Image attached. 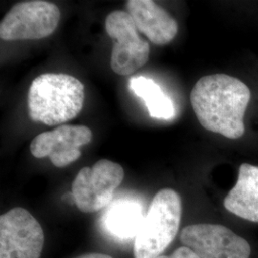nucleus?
Listing matches in <instances>:
<instances>
[{
	"label": "nucleus",
	"instance_id": "nucleus-1",
	"mask_svg": "<svg viewBox=\"0 0 258 258\" xmlns=\"http://www.w3.org/2000/svg\"><path fill=\"white\" fill-rule=\"evenodd\" d=\"M251 93L246 83L227 74L205 76L195 83L190 102L208 131L236 140L245 133L244 117Z\"/></svg>",
	"mask_w": 258,
	"mask_h": 258
},
{
	"label": "nucleus",
	"instance_id": "nucleus-2",
	"mask_svg": "<svg viewBox=\"0 0 258 258\" xmlns=\"http://www.w3.org/2000/svg\"><path fill=\"white\" fill-rule=\"evenodd\" d=\"M84 86L67 74L47 73L37 77L28 92V114L34 121L57 125L73 120L82 111Z\"/></svg>",
	"mask_w": 258,
	"mask_h": 258
},
{
	"label": "nucleus",
	"instance_id": "nucleus-3",
	"mask_svg": "<svg viewBox=\"0 0 258 258\" xmlns=\"http://www.w3.org/2000/svg\"><path fill=\"white\" fill-rule=\"evenodd\" d=\"M181 218L180 195L170 188L157 192L134 240V257H159L175 239Z\"/></svg>",
	"mask_w": 258,
	"mask_h": 258
},
{
	"label": "nucleus",
	"instance_id": "nucleus-4",
	"mask_svg": "<svg viewBox=\"0 0 258 258\" xmlns=\"http://www.w3.org/2000/svg\"><path fill=\"white\" fill-rule=\"evenodd\" d=\"M59 20L60 11L53 2H19L1 19L0 37L7 41L42 39L55 32Z\"/></svg>",
	"mask_w": 258,
	"mask_h": 258
},
{
	"label": "nucleus",
	"instance_id": "nucleus-5",
	"mask_svg": "<svg viewBox=\"0 0 258 258\" xmlns=\"http://www.w3.org/2000/svg\"><path fill=\"white\" fill-rule=\"evenodd\" d=\"M123 178L122 166L106 159L98 161L92 167H83L72 184L75 205L84 213L101 211L110 204Z\"/></svg>",
	"mask_w": 258,
	"mask_h": 258
},
{
	"label": "nucleus",
	"instance_id": "nucleus-6",
	"mask_svg": "<svg viewBox=\"0 0 258 258\" xmlns=\"http://www.w3.org/2000/svg\"><path fill=\"white\" fill-rule=\"evenodd\" d=\"M105 31L115 40L111 53V69L120 76L136 72L148 61L150 47L141 38L134 20L125 11H113L105 19Z\"/></svg>",
	"mask_w": 258,
	"mask_h": 258
},
{
	"label": "nucleus",
	"instance_id": "nucleus-7",
	"mask_svg": "<svg viewBox=\"0 0 258 258\" xmlns=\"http://www.w3.org/2000/svg\"><path fill=\"white\" fill-rule=\"evenodd\" d=\"M43 245V230L27 210L15 208L1 215L0 258H39Z\"/></svg>",
	"mask_w": 258,
	"mask_h": 258
},
{
	"label": "nucleus",
	"instance_id": "nucleus-8",
	"mask_svg": "<svg viewBox=\"0 0 258 258\" xmlns=\"http://www.w3.org/2000/svg\"><path fill=\"white\" fill-rule=\"evenodd\" d=\"M181 241L200 258H249L250 246L222 225L197 224L185 227Z\"/></svg>",
	"mask_w": 258,
	"mask_h": 258
},
{
	"label": "nucleus",
	"instance_id": "nucleus-9",
	"mask_svg": "<svg viewBox=\"0 0 258 258\" xmlns=\"http://www.w3.org/2000/svg\"><path fill=\"white\" fill-rule=\"evenodd\" d=\"M92 137V131L85 125L64 124L37 135L30 150L36 158L49 157L54 166L65 167L81 157L80 148L89 144Z\"/></svg>",
	"mask_w": 258,
	"mask_h": 258
},
{
	"label": "nucleus",
	"instance_id": "nucleus-10",
	"mask_svg": "<svg viewBox=\"0 0 258 258\" xmlns=\"http://www.w3.org/2000/svg\"><path fill=\"white\" fill-rule=\"evenodd\" d=\"M127 13L136 27L156 45L171 42L178 33V23L166 10L152 0H128Z\"/></svg>",
	"mask_w": 258,
	"mask_h": 258
},
{
	"label": "nucleus",
	"instance_id": "nucleus-11",
	"mask_svg": "<svg viewBox=\"0 0 258 258\" xmlns=\"http://www.w3.org/2000/svg\"><path fill=\"white\" fill-rule=\"evenodd\" d=\"M224 207L242 219L258 223V166H240L236 184L226 196Z\"/></svg>",
	"mask_w": 258,
	"mask_h": 258
},
{
	"label": "nucleus",
	"instance_id": "nucleus-12",
	"mask_svg": "<svg viewBox=\"0 0 258 258\" xmlns=\"http://www.w3.org/2000/svg\"><path fill=\"white\" fill-rule=\"evenodd\" d=\"M145 217L141 204L120 199L111 204L102 215V227L115 239L129 240L136 237Z\"/></svg>",
	"mask_w": 258,
	"mask_h": 258
},
{
	"label": "nucleus",
	"instance_id": "nucleus-13",
	"mask_svg": "<svg viewBox=\"0 0 258 258\" xmlns=\"http://www.w3.org/2000/svg\"><path fill=\"white\" fill-rule=\"evenodd\" d=\"M129 87L132 92L145 102L151 118L158 120L174 118V103L153 80L144 76L135 77L130 80Z\"/></svg>",
	"mask_w": 258,
	"mask_h": 258
},
{
	"label": "nucleus",
	"instance_id": "nucleus-14",
	"mask_svg": "<svg viewBox=\"0 0 258 258\" xmlns=\"http://www.w3.org/2000/svg\"><path fill=\"white\" fill-rule=\"evenodd\" d=\"M157 258H200L194 250L187 247H181L176 249L170 255H160Z\"/></svg>",
	"mask_w": 258,
	"mask_h": 258
},
{
	"label": "nucleus",
	"instance_id": "nucleus-15",
	"mask_svg": "<svg viewBox=\"0 0 258 258\" xmlns=\"http://www.w3.org/2000/svg\"><path fill=\"white\" fill-rule=\"evenodd\" d=\"M77 258H113L110 255L103 254V253H98V252H93V253H86L81 255Z\"/></svg>",
	"mask_w": 258,
	"mask_h": 258
}]
</instances>
